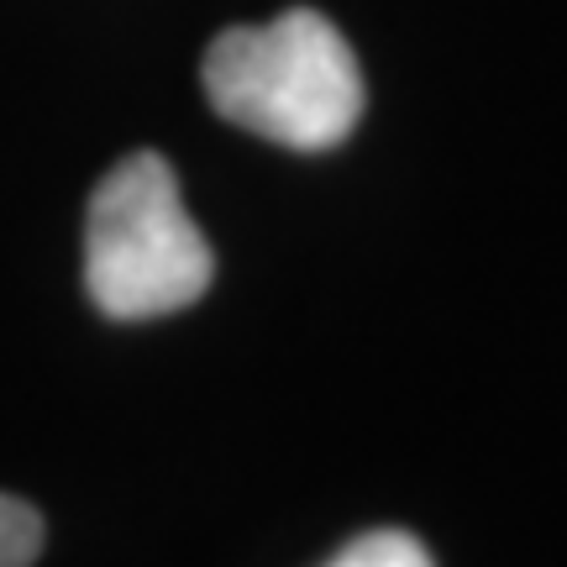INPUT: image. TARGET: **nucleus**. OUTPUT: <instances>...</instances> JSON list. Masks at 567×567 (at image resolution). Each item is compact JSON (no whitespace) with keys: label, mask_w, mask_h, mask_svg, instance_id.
I'll return each mask as SVG.
<instances>
[{"label":"nucleus","mask_w":567,"mask_h":567,"mask_svg":"<svg viewBox=\"0 0 567 567\" xmlns=\"http://www.w3.org/2000/svg\"><path fill=\"white\" fill-rule=\"evenodd\" d=\"M42 551V515L0 494V567H32Z\"/></svg>","instance_id":"4"},{"label":"nucleus","mask_w":567,"mask_h":567,"mask_svg":"<svg viewBox=\"0 0 567 567\" xmlns=\"http://www.w3.org/2000/svg\"><path fill=\"white\" fill-rule=\"evenodd\" d=\"M216 279V252L189 221L174 168L158 153L122 158L90 195L84 289L111 321L189 310Z\"/></svg>","instance_id":"2"},{"label":"nucleus","mask_w":567,"mask_h":567,"mask_svg":"<svg viewBox=\"0 0 567 567\" xmlns=\"http://www.w3.org/2000/svg\"><path fill=\"white\" fill-rule=\"evenodd\" d=\"M205 95L231 126L295 153H326L363 122V69L321 11L231 27L205 48Z\"/></svg>","instance_id":"1"},{"label":"nucleus","mask_w":567,"mask_h":567,"mask_svg":"<svg viewBox=\"0 0 567 567\" xmlns=\"http://www.w3.org/2000/svg\"><path fill=\"white\" fill-rule=\"evenodd\" d=\"M326 567H436V563L410 530H368L352 547L337 551Z\"/></svg>","instance_id":"3"}]
</instances>
